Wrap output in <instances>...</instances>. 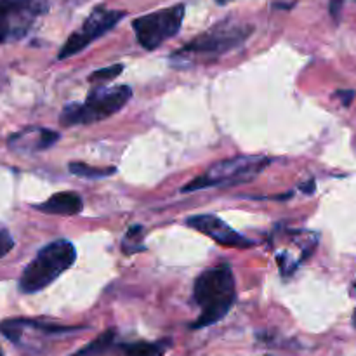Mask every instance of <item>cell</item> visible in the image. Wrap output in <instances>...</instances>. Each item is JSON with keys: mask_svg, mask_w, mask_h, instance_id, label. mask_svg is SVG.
Wrapping results in <instances>:
<instances>
[{"mask_svg": "<svg viewBox=\"0 0 356 356\" xmlns=\"http://www.w3.org/2000/svg\"><path fill=\"white\" fill-rule=\"evenodd\" d=\"M193 299L202 309L191 329H204L221 322L236 301L235 275L228 264L209 268L202 271L193 285Z\"/></svg>", "mask_w": 356, "mask_h": 356, "instance_id": "cell-1", "label": "cell"}, {"mask_svg": "<svg viewBox=\"0 0 356 356\" xmlns=\"http://www.w3.org/2000/svg\"><path fill=\"white\" fill-rule=\"evenodd\" d=\"M76 259V250L68 240H54L38 250L37 256L30 261L19 278V292L37 294L58 280L66 270L73 266Z\"/></svg>", "mask_w": 356, "mask_h": 356, "instance_id": "cell-2", "label": "cell"}, {"mask_svg": "<svg viewBox=\"0 0 356 356\" xmlns=\"http://www.w3.org/2000/svg\"><path fill=\"white\" fill-rule=\"evenodd\" d=\"M252 31L254 28L250 24L221 21V23L214 24L211 30L205 31V33L198 35L190 44L177 49L172 54V58H170V61L177 65V63L191 61L195 58L209 59L218 58L221 54H228V52L235 51L240 45L245 44L247 38L252 35Z\"/></svg>", "mask_w": 356, "mask_h": 356, "instance_id": "cell-3", "label": "cell"}, {"mask_svg": "<svg viewBox=\"0 0 356 356\" xmlns=\"http://www.w3.org/2000/svg\"><path fill=\"white\" fill-rule=\"evenodd\" d=\"M132 89L129 86L99 87L89 92L83 103H70L59 115L63 127L87 125L106 120L122 110L131 101Z\"/></svg>", "mask_w": 356, "mask_h": 356, "instance_id": "cell-4", "label": "cell"}, {"mask_svg": "<svg viewBox=\"0 0 356 356\" xmlns=\"http://www.w3.org/2000/svg\"><path fill=\"white\" fill-rule=\"evenodd\" d=\"M270 163L271 159L263 155H240L228 160H221V162L214 163L207 172L195 177L191 183L183 186L181 191L191 193V191L204 190V188H226L250 183Z\"/></svg>", "mask_w": 356, "mask_h": 356, "instance_id": "cell-5", "label": "cell"}, {"mask_svg": "<svg viewBox=\"0 0 356 356\" xmlns=\"http://www.w3.org/2000/svg\"><path fill=\"white\" fill-rule=\"evenodd\" d=\"M47 9V0H0V44L26 37Z\"/></svg>", "mask_w": 356, "mask_h": 356, "instance_id": "cell-6", "label": "cell"}, {"mask_svg": "<svg viewBox=\"0 0 356 356\" xmlns=\"http://www.w3.org/2000/svg\"><path fill=\"white\" fill-rule=\"evenodd\" d=\"M183 19L184 6L177 3V6L138 17L132 21V28L141 47H145L146 51H155L163 42L179 33Z\"/></svg>", "mask_w": 356, "mask_h": 356, "instance_id": "cell-7", "label": "cell"}, {"mask_svg": "<svg viewBox=\"0 0 356 356\" xmlns=\"http://www.w3.org/2000/svg\"><path fill=\"white\" fill-rule=\"evenodd\" d=\"M125 17L124 10H113V9H104V7H97L90 13V16L83 21L82 28H79L76 31H73L68 37L66 44L63 45L61 51H59L58 58L66 59L72 58V56L79 54L89 44H92L94 40H97L99 37H103L104 33L115 28V24L118 21Z\"/></svg>", "mask_w": 356, "mask_h": 356, "instance_id": "cell-8", "label": "cell"}, {"mask_svg": "<svg viewBox=\"0 0 356 356\" xmlns=\"http://www.w3.org/2000/svg\"><path fill=\"white\" fill-rule=\"evenodd\" d=\"M186 225L190 226V228L207 235L209 238H212L216 243H219V245L235 247V249H250V247L256 245V242L240 235L238 232H235L228 222L222 221L218 216H191V218L186 219Z\"/></svg>", "mask_w": 356, "mask_h": 356, "instance_id": "cell-9", "label": "cell"}, {"mask_svg": "<svg viewBox=\"0 0 356 356\" xmlns=\"http://www.w3.org/2000/svg\"><path fill=\"white\" fill-rule=\"evenodd\" d=\"M59 139L58 132L51 129L31 127L13 134L9 138V148L16 152H40V149L51 148Z\"/></svg>", "mask_w": 356, "mask_h": 356, "instance_id": "cell-10", "label": "cell"}, {"mask_svg": "<svg viewBox=\"0 0 356 356\" xmlns=\"http://www.w3.org/2000/svg\"><path fill=\"white\" fill-rule=\"evenodd\" d=\"M33 209L37 211L45 212V214L52 216H76L79 212H82L83 202L73 191H61V193L52 195L49 200L42 202V204L33 205Z\"/></svg>", "mask_w": 356, "mask_h": 356, "instance_id": "cell-11", "label": "cell"}, {"mask_svg": "<svg viewBox=\"0 0 356 356\" xmlns=\"http://www.w3.org/2000/svg\"><path fill=\"white\" fill-rule=\"evenodd\" d=\"M122 348L117 343V334L115 330H106V332L101 334L97 339H94L92 343H89L87 346H83L82 350H79L76 353L70 356H120Z\"/></svg>", "mask_w": 356, "mask_h": 356, "instance_id": "cell-12", "label": "cell"}, {"mask_svg": "<svg viewBox=\"0 0 356 356\" xmlns=\"http://www.w3.org/2000/svg\"><path fill=\"white\" fill-rule=\"evenodd\" d=\"M170 344H172L170 339L155 341V343L139 341V343L120 344V348L124 356H163L170 348Z\"/></svg>", "mask_w": 356, "mask_h": 356, "instance_id": "cell-13", "label": "cell"}, {"mask_svg": "<svg viewBox=\"0 0 356 356\" xmlns=\"http://www.w3.org/2000/svg\"><path fill=\"white\" fill-rule=\"evenodd\" d=\"M70 172L75 174L79 177H87V179H103V177L111 176V174L117 172L115 167H89L87 163H80V162H72L68 165Z\"/></svg>", "mask_w": 356, "mask_h": 356, "instance_id": "cell-14", "label": "cell"}, {"mask_svg": "<svg viewBox=\"0 0 356 356\" xmlns=\"http://www.w3.org/2000/svg\"><path fill=\"white\" fill-rule=\"evenodd\" d=\"M143 226H132L127 233H125V238L122 240V250L125 254H134L139 250H145L143 247Z\"/></svg>", "mask_w": 356, "mask_h": 356, "instance_id": "cell-15", "label": "cell"}, {"mask_svg": "<svg viewBox=\"0 0 356 356\" xmlns=\"http://www.w3.org/2000/svg\"><path fill=\"white\" fill-rule=\"evenodd\" d=\"M122 72H124V65L108 66V68H101V70H96L94 73H90L89 80L90 82H104V80H113V79H117Z\"/></svg>", "mask_w": 356, "mask_h": 356, "instance_id": "cell-16", "label": "cell"}, {"mask_svg": "<svg viewBox=\"0 0 356 356\" xmlns=\"http://www.w3.org/2000/svg\"><path fill=\"white\" fill-rule=\"evenodd\" d=\"M13 247H14V240L13 236L9 235V232L0 229V257L7 256V254L13 250Z\"/></svg>", "mask_w": 356, "mask_h": 356, "instance_id": "cell-17", "label": "cell"}, {"mask_svg": "<svg viewBox=\"0 0 356 356\" xmlns=\"http://www.w3.org/2000/svg\"><path fill=\"white\" fill-rule=\"evenodd\" d=\"M341 9H343V0H330V14H332L336 23H339Z\"/></svg>", "mask_w": 356, "mask_h": 356, "instance_id": "cell-18", "label": "cell"}, {"mask_svg": "<svg viewBox=\"0 0 356 356\" xmlns=\"http://www.w3.org/2000/svg\"><path fill=\"white\" fill-rule=\"evenodd\" d=\"M336 96L343 99L344 106H350L351 101H353V97H355V90H337Z\"/></svg>", "mask_w": 356, "mask_h": 356, "instance_id": "cell-19", "label": "cell"}, {"mask_svg": "<svg viewBox=\"0 0 356 356\" xmlns=\"http://www.w3.org/2000/svg\"><path fill=\"white\" fill-rule=\"evenodd\" d=\"M301 190L305 191V193H313V191H315V181H309V183L301 184Z\"/></svg>", "mask_w": 356, "mask_h": 356, "instance_id": "cell-20", "label": "cell"}, {"mask_svg": "<svg viewBox=\"0 0 356 356\" xmlns=\"http://www.w3.org/2000/svg\"><path fill=\"white\" fill-rule=\"evenodd\" d=\"M355 291H356V284H355ZM353 325L356 327V312H355V316H353Z\"/></svg>", "mask_w": 356, "mask_h": 356, "instance_id": "cell-21", "label": "cell"}, {"mask_svg": "<svg viewBox=\"0 0 356 356\" xmlns=\"http://www.w3.org/2000/svg\"><path fill=\"white\" fill-rule=\"evenodd\" d=\"M216 2H218V3H226V2H229V0H216Z\"/></svg>", "mask_w": 356, "mask_h": 356, "instance_id": "cell-22", "label": "cell"}, {"mask_svg": "<svg viewBox=\"0 0 356 356\" xmlns=\"http://www.w3.org/2000/svg\"><path fill=\"white\" fill-rule=\"evenodd\" d=\"M0 356H3V353H2V350H0Z\"/></svg>", "mask_w": 356, "mask_h": 356, "instance_id": "cell-23", "label": "cell"}]
</instances>
